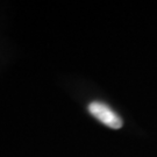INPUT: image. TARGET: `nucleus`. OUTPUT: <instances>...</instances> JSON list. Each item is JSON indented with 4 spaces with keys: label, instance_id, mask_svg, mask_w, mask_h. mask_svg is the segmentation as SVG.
<instances>
[{
    "label": "nucleus",
    "instance_id": "f257e3e1",
    "mask_svg": "<svg viewBox=\"0 0 157 157\" xmlns=\"http://www.w3.org/2000/svg\"><path fill=\"white\" fill-rule=\"evenodd\" d=\"M89 112L98 119L100 122L112 129H119L122 127V119L113 111L109 106L100 101H93L89 105Z\"/></svg>",
    "mask_w": 157,
    "mask_h": 157
}]
</instances>
